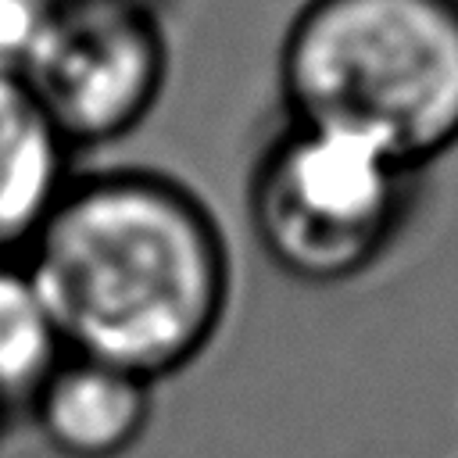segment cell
<instances>
[{
	"instance_id": "cell-5",
	"label": "cell",
	"mask_w": 458,
	"mask_h": 458,
	"mask_svg": "<svg viewBox=\"0 0 458 458\" xmlns=\"http://www.w3.org/2000/svg\"><path fill=\"white\" fill-rule=\"evenodd\" d=\"M25 415L57 458H125L154 422V383L64 351L29 397Z\"/></svg>"
},
{
	"instance_id": "cell-6",
	"label": "cell",
	"mask_w": 458,
	"mask_h": 458,
	"mask_svg": "<svg viewBox=\"0 0 458 458\" xmlns=\"http://www.w3.org/2000/svg\"><path fill=\"white\" fill-rule=\"evenodd\" d=\"M68 143L29 97L14 68H0V258L29 250L68 179Z\"/></svg>"
},
{
	"instance_id": "cell-2",
	"label": "cell",
	"mask_w": 458,
	"mask_h": 458,
	"mask_svg": "<svg viewBox=\"0 0 458 458\" xmlns=\"http://www.w3.org/2000/svg\"><path fill=\"white\" fill-rule=\"evenodd\" d=\"M279 89L290 125L419 172L458 147V0H304Z\"/></svg>"
},
{
	"instance_id": "cell-4",
	"label": "cell",
	"mask_w": 458,
	"mask_h": 458,
	"mask_svg": "<svg viewBox=\"0 0 458 458\" xmlns=\"http://www.w3.org/2000/svg\"><path fill=\"white\" fill-rule=\"evenodd\" d=\"M14 75L68 150L114 143L161 100L168 36L147 0H47Z\"/></svg>"
},
{
	"instance_id": "cell-8",
	"label": "cell",
	"mask_w": 458,
	"mask_h": 458,
	"mask_svg": "<svg viewBox=\"0 0 458 458\" xmlns=\"http://www.w3.org/2000/svg\"><path fill=\"white\" fill-rule=\"evenodd\" d=\"M11 419H14V415L0 408V444H4V437H7V426H11Z\"/></svg>"
},
{
	"instance_id": "cell-7",
	"label": "cell",
	"mask_w": 458,
	"mask_h": 458,
	"mask_svg": "<svg viewBox=\"0 0 458 458\" xmlns=\"http://www.w3.org/2000/svg\"><path fill=\"white\" fill-rule=\"evenodd\" d=\"M64 358V340L25 265L0 258V408L25 411L36 386Z\"/></svg>"
},
{
	"instance_id": "cell-3",
	"label": "cell",
	"mask_w": 458,
	"mask_h": 458,
	"mask_svg": "<svg viewBox=\"0 0 458 458\" xmlns=\"http://www.w3.org/2000/svg\"><path fill=\"white\" fill-rule=\"evenodd\" d=\"M415 172L347 136L286 125L258 157L247 215L265 258L304 286L365 276L401 236Z\"/></svg>"
},
{
	"instance_id": "cell-1",
	"label": "cell",
	"mask_w": 458,
	"mask_h": 458,
	"mask_svg": "<svg viewBox=\"0 0 458 458\" xmlns=\"http://www.w3.org/2000/svg\"><path fill=\"white\" fill-rule=\"evenodd\" d=\"M21 265L64 351L154 386L211 347L233 293L211 211L182 182L140 168L68 182Z\"/></svg>"
},
{
	"instance_id": "cell-9",
	"label": "cell",
	"mask_w": 458,
	"mask_h": 458,
	"mask_svg": "<svg viewBox=\"0 0 458 458\" xmlns=\"http://www.w3.org/2000/svg\"><path fill=\"white\" fill-rule=\"evenodd\" d=\"M82 4H118V0H82Z\"/></svg>"
}]
</instances>
